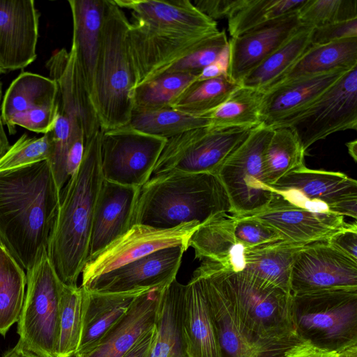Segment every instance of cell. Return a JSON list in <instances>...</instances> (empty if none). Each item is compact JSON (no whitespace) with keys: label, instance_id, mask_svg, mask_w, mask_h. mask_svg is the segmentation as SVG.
Segmentation results:
<instances>
[{"label":"cell","instance_id":"cell-1","mask_svg":"<svg viewBox=\"0 0 357 357\" xmlns=\"http://www.w3.org/2000/svg\"><path fill=\"white\" fill-rule=\"evenodd\" d=\"M60 196L47 160L0 172V245L24 270L47 250Z\"/></svg>","mask_w":357,"mask_h":357},{"label":"cell","instance_id":"cell-2","mask_svg":"<svg viewBox=\"0 0 357 357\" xmlns=\"http://www.w3.org/2000/svg\"><path fill=\"white\" fill-rule=\"evenodd\" d=\"M102 129L85 142L82 162L60 196L47 254L65 284L77 286L87 261L95 207L103 181L100 167Z\"/></svg>","mask_w":357,"mask_h":357},{"label":"cell","instance_id":"cell-3","mask_svg":"<svg viewBox=\"0 0 357 357\" xmlns=\"http://www.w3.org/2000/svg\"><path fill=\"white\" fill-rule=\"evenodd\" d=\"M227 213L231 204L216 174L169 172L153 176L141 188L132 222L171 229Z\"/></svg>","mask_w":357,"mask_h":357},{"label":"cell","instance_id":"cell-4","mask_svg":"<svg viewBox=\"0 0 357 357\" xmlns=\"http://www.w3.org/2000/svg\"><path fill=\"white\" fill-rule=\"evenodd\" d=\"M130 22L113 0L105 1L99 53L91 95L103 130L128 125L135 77L127 42Z\"/></svg>","mask_w":357,"mask_h":357},{"label":"cell","instance_id":"cell-5","mask_svg":"<svg viewBox=\"0 0 357 357\" xmlns=\"http://www.w3.org/2000/svg\"><path fill=\"white\" fill-rule=\"evenodd\" d=\"M218 264L235 312L255 344L272 355L300 342L292 319L291 294L244 271L234 272Z\"/></svg>","mask_w":357,"mask_h":357},{"label":"cell","instance_id":"cell-6","mask_svg":"<svg viewBox=\"0 0 357 357\" xmlns=\"http://www.w3.org/2000/svg\"><path fill=\"white\" fill-rule=\"evenodd\" d=\"M291 313L300 341L336 352L357 344V289L291 294Z\"/></svg>","mask_w":357,"mask_h":357},{"label":"cell","instance_id":"cell-7","mask_svg":"<svg viewBox=\"0 0 357 357\" xmlns=\"http://www.w3.org/2000/svg\"><path fill=\"white\" fill-rule=\"evenodd\" d=\"M26 292L17 321V344L40 357H56L63 282L47 250L26 271Z\"/></svg>","mask_w":357,"mask_h":357},{"label":"cell","instance_id":"cell-8","mask_svg":"<svg viewBox=\"0 0 357 357\" xmlns=\"http://www.w3.org/2000/svg\"><path fill=\"white\" fill-rule=\"evenodd\" d=\"M272 134V128L261 125L255 128L217 172L229 199L232 215L259 213L273 197L263 167L264 151Z\"/></svg>","mask_w":357,"mask_h":357},{"label":"cell","instance_id":"cell-9","mask_svg":"<svg viewBox=\"0 0 357 357\" xmlns=\"http://www.w3.org/2000/svg\"><path fill=\"white\" fill-rule=\"evenodd\" d=\"M255 128L208 126L167 139L152 175L169 172L217 174Z\"/></svg>","mask_w":357,"mask_h":357},{"label":"cell","instance_id":"cell-10","mask_svg":"<svg viewBox=\"0 0 357 357\" xmlns=\"http://www.w3.org/2000/svg\"><path fill=\"white\" fill-rule=\"evenodd\" d=\"M270 188L293 206L357 218V181L342 172L312 169L303 165Z\"/></svg>","mask_w":357,"mask_h":357},{"label":"cell","instance_id":"cell-11","mask_svg":"<svg viewBox=\"0 0 357 357\" xmlns=\"http://www.w3.org/2000/svg\"><path fill=\"white\" fill-rule=\"evenodd\" d=\"M167 139L128 125L102 130L100 167L104 180L142 188L151 178Z\"/></svg>","mask_w":357,"mask_h":357},{"label":"cell","instance_id":"cell-12","mask_svg":"<svg viewBox=\"0 0 357 357\" xmlns=\"http://www.w3.org/2000/svg\"><path fill=\"white\" fill-rule=\"evenodd\" d=\"M282 127L289 128L305 153L328 135L357 128V66L346 72L310 106Z\"/></svg>","mask_w":357,"mask_h":357},{"label":"cell","instance_id":"cell-13","mask_svg":"<svg viewBox=\"0 0 357 357\" xmlns=\"http://www.w3.org/2000/svg\"><path fill=\"white\" fill-rule=\"evenodd\" d=\"M214 33L162 31L133 18L127 42L135 73V88L165 74L172 66L199 48Z\"/></svg>","mask_w":357,"mask_h":357},{"label":"cell","instance_id":"cell-14","mask_svg":"<svg viewBox=\"0 0 357 357\" xmlns=\"http://www.w3.org/2000/svg\"><path fill=\"white\" fill-rule=\"evenodd\" d=\"M200 224L183 223L171 229L133 225L125 234L89 259L82 272L81 287L94 279L159 250L183 245L188 242Z\"/></svg>","mask_w":357,"mask_h":357},{"label":"cell","instance_id":"cell-15","mask_svg":"<svg viewBox=\"0 0 357 357\" xmlns=\"http://www.w3.org/2000/svg\"><path fill=\"white\" fill-rule=\"evenodd\" d=\"M57 88L50 77L21 73L10 84L1 102V116L10 135L16 126L45 134L57 114Z\"/></svg>","mask_w":357,"mask_h":357},{"label":"cell","instance_id":"cell-16","mask_svg":"<svg viewBox=\"0 0 357 357\" xmlns=\"http://www.w3.org/2000/svg\"><path fill=\"white\" fill-rule=\"evenodd\" d=\"M335 289H357V261L326 241L303 246L294 259L291 294Z\"/></svg>","mask_w":357,"mask_h":357},{"label":"cell","instance_id":"cell-17","mask_svg":"<svg viewBox=\"0 0 357 357\" xmlns=\"http://www.w3.org/2000/svg\"><path fill=\"white\" fill-rule=\"evenodd\" d=\"M199 274L215 331L221 357H266L244 331L227 293L219 264L202 261Z\"/></svg>","mask_w":357,"mask_h":357},{"label":"cell","instance_id":"cell-18","mask_svg":"<svg viewBox=\"0 0 357 357\" xmlns=\"http://www.w3.org/2000/svg\"><path fill=\"white\" fill-rule=\"evenodd\" d=\"M45 66L56 85L57 113L78 123L86 142L101 128L75 50L55 52Z\"/></svg>","mask_w":357,"mask_h":357},{"label":"cell","instance_id":"cell-19","mask_svg":"<svg viewBox=\"0 0 357 357\" xmlns=\"http://www.w3.org/2000/svg\"><path fill=\"white\" fill-rule=\"evenodd\" d=\"M187 247L163 248L98 277L82 287L100 293H120L164 287L176 279Z\"/></svg>","mask_w":357,"mask_h":357},{"label":"cell","instance_id":"cell-20","mask_svg":"<svg viewBox=\"0 0 357 357\" xmlns=\"http://www.w3.org/2000/svg\"><path fill=\"white\" fill-rule=\"evenodd\" d=\"M39 18L33 0H0V56L7 72L35 61Z\"/></svg>","mask_w":357,"mask_h":357},{"label":"cell","instance_id":"cell-21","mask_svg":"<svg viewBox=\"0 0 357 357\" xmlns=\"http://www.w3.org/2000/svg\"><path fill=\"white\" fill-rule=\"evenodd\" d=\"M301 27L297 11L232 37L229 40L227 75L240 84L250 71L281 47Z\"/></svg>","mask_w":357,"mask_h":357},{"label":"cell","instance_id":"cell-22","mask_svg":"<svg viewBox=\"0 0 357 357\" xmlns=\"http://www.w3.org/2000/svg\"><path fill=\"white\" fill-rule=\"evenodd\" d=\"M253 216L276 230L284 241L302 245L326 241L349 225L344 216L297 207L275 193L267 208Z\"/></svg>","mask_w":357,"mask_h":357},{"label":"cell","instance_id":"cell-23","mask_svg":"<svg viewBox=\"0 0 357 357\" xmlns=\"http://www.w3.org/2000/svg\"><path fill=\"white\" fill-rule=\"evenodd\" d=\"M349 70L341 69L292 79L264 91L259 110L260 125L272 129L284 126L310 106Z\"/></svg>","mask_w":357,"mask_h":357},{"label":"cell","instance_id":"cell-24","mask_svg":"<svg viewBox=\"0 0 357 357\" xmlns=\"http://www.w3.org/2000/svg\"><path fill=\"white\" fill-rule=\"evenodd\" d=\"M140 190L103 179L94 211L87 261L133 225Z\"/></svg>","mask_w":357,"mask_h":357},{"label":"cell","instance_id":"cell-25","mask_svg":"<svg viewBox=\"0 0 357 357\" xmlns=\"http://www.w3.org/2000/svg\"><path fill=\"white\" fill-rule=\"evenodd\" d=\"M133 18L159 31L206 34L218 30L215 21L199 11L189 0H113Z\"/></svg>","mask_w":357,"mask_h":357},{"label":"cell","instance_id":"cell-26","mask_svg":"<svg viewBox=\"0 0 357 357\" xmlns=\"http://www.w3.org/2000/svg\"><path fill=\"white\" fill-rule=\"evenodd\" d=\"M162 288L151 289L137 296L127 312L95 347L75 357H123L141 337L154 328Z\"/></svg>","mask_w":357,"mask_h":357},{"label":"cell","instance_id":"cell-27","mask_svg":"<svg viewBox=\"0 0 357 357\" xmlns=\"http://www.w3.org/2000/svg\"><path fill=\"white\" fill-rule=\"evenodd\" d=\"M181 328L188 357H221L202 280L196 270L184 287Z\"/></svg>","mask_w":357,"mask_h":357},{"label":"cell","instance_id":"cell-28","mask_svg":"<svg viewBox=\"0 0 357 357\" xmlns=\"http://www.w3.org/2000/svg\"><path fill=\"white\" fill-rule=\"evenodd\" d=\"M149 289H151L100 293L82 288V332L76 355L85 353L95 347L127 312L135 298Z\"/></svg>","mask_w":357,"mask_h":357},{"label":"cell","instance_id":"cell-29","mask_svg":"<svg viewBox=\"0 0 357 357\" xmlns=\"http://www.w3.org/2000/svg\"><path fill=\"white\" fill-rule=\"evenodd\" d=\"M233 223V215L227 213L199 225L188 242L194 249L195 258L220 264L234 272L242 271L248 249L236 240Z\"/></svg>","mask_w":357,"mask_h":357},{"label":"cell","instance_id":"cell-30","mask_svg":"<svg viewBox=\"0 0 357 357\" xmlns=\"http://www.w3.org/2000/svg\"><path fill=\"white\" fill-rule=\"evenodd\" d=\"M105 1H68L73 18L71 47L77 53L90 95L99 53Z\"/></svg>","mask_w":357,"mask_h":357},{"label":"cell","instance_id":"cell-31","mask_svg":"<svg viewBox=\"0 0 357 357\" xmlns=\"http://www.w3.org/2000/svg\"><path fill=\"white\" fill-rule=\"evenodd\" d=\"M184 287L175 279L162 289L147 357H188L181 328Z\"/></svg>","mask_w":357,"mask_h":357},{"label":"cell","instance_id":"cell-32","mask_svg":"<svg viewBox=\"0 0 357 357\" xmlns=\"http://www.w3.org/2000/svg\"><path fill=\"white\" fill-rule=\"evenodd\" d=\"M356 66L357 38L312 45L272 86L295 79L326 74L341 69L349 70Z\"/></svg>","mask_w":357,"mask_h":357},{"label":"cell","instance_id":"cell-33","mask_svg":"<svg viewBox=\"0 0 357 357\" xmlns=\"http://www.w3.org/2000/svg\"><path fill=\"white\" fill-rule=\"evenodd\" d=\"M305 245L279 241L247 250L243 271L291 294L290 279L296 252Z\"/></svg>","mask_w":357,"mask_h":357},{"label":"cell","instance_id":"cell-34","mask_svg":"<svg viewBox=\"0 0 357 357\" xmlns=\"http://www.w3.org/2000/svg\"><path fill=\"white\" fill-rule=\"evenodd\" d=\"M312 29L302 26L241 80V85L262 91L271 88L312 46Z\"/></svg>","mask_w":357,"mask_h":357},{"label":"cell","instance_id":"cell-35","mask_svg":"<svg viewBox=\"0 0 357 357\" xmlns=\"http://www.w3.org/2000/svg\"><path fill=\"white\" fill-rule=\"evenodd\" d=\"M26 285L24 269L0 245V335L3 336L19 319Z\"/></svg>","mask_w":357,"mask_h":357},{"label":"cell","instance_id":"cell-36","mask_svg":"<svg viewBox=\"0 0 357 357\" xmlns=\"http://www.w3.org/2000/svg\"><path fill=\"white\" fill-rule=\"evenodd\" d=\"M241 84L227 75L190 84L171 107L185 114L206 116L222 104Z\"/></svg>","mask_w":357,"mask_h":357},{"label":"cell","instance_id":"cell-37","mask_svg":"<svg viewBox=\"0 0 357 357\" xmlns=\"http://www.w3.org/2000/svg\"><path fill=\"white\" fill-rule=\"evenodd\" d=\"M305 153L289 128H273L263 158L266 184L270 187L290 171L304 165Z\"/></svg>","mask_w":357,"mask_h":357},{"label":"cell","instance_id":"cell-38","mask_svg":"<svg viewBox=\"0 0 357 357\" xmlns=\"http://www.w3.org/2000/svg\"><path fill=\"white\" fill-rule=\"evenodd\" d=\"M264 91L240 86L218 107L209 113L211 127H248L260 125Z\"/></svg>","mask_w":357,"mask_h":357},{"label":"cell","instance_id":"cell-39","mask_svg":"<svg viewBox=\"0 0 357 357\" xmlns=\"http://www.w3.org/2000/svg\"><path fill=\"white\" fill-rule=\"evenodd\" d=\"M128 125L144 133L167 139L192 129L210 126L211 121L208 115L192 116L169 107L132 112Z\"/></svg>","mask_w":357,"mask_h":357},{"label":"cell","instance_id":"cell-40","mask_svg":"<svg viewBox=\"0 0 357 357\" xmlns=\"http://www.w3.org/2000/svg\"><path fill=\"white\" fill-rule=\"evenodd\" d=\"M82 297L81 286L63 284L56 357H73L77 354L82 332Z\"/></svg>","mask_w":357,"mask_h":357},{"label":"cell","instance_id":"cell-41","mask_svg":"<svg viewBox=\"0 0 357 357\" xmlns=\"http://www.w3.org/2000/svg\"><path fill=\"white\" fill-rule=\"evenodd\" d=\"M306 0H245L244 4L228 19V30L232 37L262 24L297 12Z\"/></svg>","mask_w":357,"mask_h":357},{"label":"cell","instance_id":"cell-42","mask_svg":"<svg viewBox=\"0 0 357 357\" xmlns=\"http://www.w3.org/2000/svg\"><path fill=\"white\" fill-rule=\"evenodd\" d=\"M302 26L315 29L357 18L356 0H306L298 9Z\"/></svg>","mask_w":357,"mask_h":357},{"label":"cell","instance_id":"cell-43","mask_svg":"<svg viewBox=\"0 0 357 357\" xmlns=\"http://www.w3.org/2000/svg\"><path fill=\"white\" fill-rule=\"evenodd\" d=\"M52 154V144L47 135L31 137L22 135L0 158V172L27 167L48 160Z\"/></svg>","mask_w":357,"mask_h":357},{"label":"cell","instance_id":"cell-44","mask_svg":"<svg viewBox=\"0 0 357 357\" xmlns=\"http://www.w3.org/2000/svg\"><path fill=\"white\" fill-rule=\"evenodd\" d=\"M228 45L225 31H218L212 34L199 48L169 68L165 74L181 73L198 75L205 67L215 61Z\"/></svg>","mask_w":357,"mask_h":357},{"label":"cell","instance_id":"cell-45","mask_svg":"<svg viewBox=\"0 0 357 357\" xmlns=\"http://www.w3.org/2000/svg\"><path fill=\"white\" fill-rule=\"evenodd\" d=\"M233 217L236 238L248 250L284 241L276 230L253 215Z\"/></svg>","mask_w":357,"mask_h":357},{"label":"cell","instance_id":"cell-46","mask_svg":"<svg viewBox=\"0 0 357 357\" xmlns=\"http://www.w3.org/2000/svg\"><path fill=\"white\" fill-rule=\"evenodd\" d=\"M178 98L164 90L152 80L135 88L132 94V112L140 113L171 107Z\"/></svg>","mask_w":357,"mask_h":357},{"label":"cell","instance_id":"cell-47","mask_svg":"<svg viewBox=\"0 0 357 357\" xmlns=\"http://www.w3.org/2000/svg\"><path fill=\"white\" fill-rule=\"evenodd\" d=\"M357 38V18L312 30V45H321L347 38Z\"/></svg>","mask_w":357,"mask_h":357},{"label":"cell","instance_id":"cell-48","mask_svg":"<svg viewBox=\"0 0 357 357\" xmlns=\"http://www.w3.org/2000/svg\"><path fill=\"white\" fill-rule=\"evenodd\" d=\"M245 0H195V7L209 18L227 20L245 3Z\"/></svg>","mask_w":357,"mask_h":357},{"label":"cell","instance_id":"cell-49","mask_svg":"<svg viewBox=\"0 0 357 357\" xmlns=\"http://www.w3.org/2000/svg\"><path fill=\"white\" fill-rule=\"evenodd\" d=\"M331 246L357 261V224L348 226L335 233L326 241Z\"/></svg>","mask_w":357,"mask_h":357},{"label":"cell","instance_id":"cell-50","mask_svg":"<svg viewBox=\"0 0 357 357\" xmlns=\"http://www.w3.org/2000/svg\"><path fill=\"white\" fill-rule=\"evenodd\" d=\"M197 75L191 73H167L153 79L165 91L174 93L178 97L194 82Z\"/></svg>","mask_w":357,"mask_h":357},{"label":"cell","instance_id":"cell-51","mask_svg":"<svg viewBox=\"0 0 357 357\" xmlns=\"http://www.w3.org/2000/svg\"><path fill=\"white\" fill-rule=\"evenodd\" d=\"M284 357H337L336 351L318 348L308 342L300 341L287 349Z\"/></svg>","mask_w":357,"mask_h":357},{"label":"cell","instance_id":"cell-52","mask_svg":"<svg viewBox=\"0 0 357 357\" xmlns=\"http://www.w3.org/2000/svg\"><path fill=\"white\" fill-rule=\"evenodd\" d=\"M154 328L141 337L123 357H147L153 337Z\"/></svg>","mask_w":357,"mask_h":357},{"label":"cell","instance_id":"cell-53","mask_svg":"<svg viewBox=\"0 0 357 357\" xmlns=\"http://www.w3.org/2000/svg\"><path fill=\"white\" fill-rule=\"evenodd\" d=\"M223 75H227V72L215 61L205 67L197 75V81H203L215 78Z\"/></svg>","mask_w":357,"mask_h":357},{"label":"cell","instance_id":"cell-54","mask_svg":"<svg viewBox=\"0 0 357 357\" xmlns=\"http://www.w3.org/2000/svg\"><path fill=\"white\" fill-rule=\"evenodd\" d=\"M2 84L0 82V158L7 152L10 146L8 142L1 116Z\"/></svg>","mask_w":357,"mask_h":357},{"label":"cell","instance_id":"cell-55","mask_svg":"<svg viewBox=\"0 0 357 357\" xmlns=\"http://www.w3.org/2000/svg\"><path fill=\"white\" fill-rule=\"evenodd\" d=\"M1 357H40L22 348L17 343L12 349L8 350Z\"/></svg>","mask_w":357,"mask_h":357},{"label":"cell","instance_id":"cell-56","mask_svg":"<svg viewBox=\"0 0 357 357\" xmlns=\"http://www.w3.org/2000/svg\"><path fill=\"white\" fill-rule=\"evenodd\" d=\"M337 354V357H357V344L349 345Z\"/></svg>","mask_w":357,"mask_h":357},{"label":"cell","instance_id":"cell-57","mask_svg":"<svg viewBox=\"0 0 357 357\" xmlns=\"http://www.w3.org/2000/svg\"><path fill=\"white\" fill-rule=\"evenodd\" d=\"M346 146L347 147L349 154L352 158L354 161L355 162H356V161H357V140L354 139L353 141L347 142Z\"/></svg>","mask_w":357,"mask_h":357},{"label":"cell","instance_id":"cell-58","mask_svg":"<svg viewBox=\"0 0 357 357\" xmlns=\"http://www.w3.org/2000/svg\"><path fill=\"white\" fill-rule=\"evenodd\" d=\"M283 354H278L268 357H284Z\"/></svg>","mask_w":357,"mask_h":357},{"label":"cell","instance_id":"cell-59","mask_svg":"<svg viewBox=\"0 0 357 357\" xmlns=\"http://www.w3.org/2000/svg\"><path fill=\"white\" fill-rule=\"evenodd\" d=\"M7 71L2 67L0 66V75L1 74H3V73H6Z\"/></svg>","mask_w":357,"mask_h":357},{"label":"cell","instance_id":"cell-60","mask_svg":"<svg viewBox=\"0 0 357 357\" xmlns=\"http://www.w3.org/2000/svg\"><path fill=\"white\" fill-rule=\"evenodd\" d=\"M0 66L4 68V67H3V63H2V60H1V56H0ZM4 69H5V68H4ZM5 70H6V69H5Z\"/></svg>","mask_w":357,"mask_h":357}]
</instances>
